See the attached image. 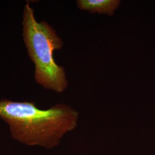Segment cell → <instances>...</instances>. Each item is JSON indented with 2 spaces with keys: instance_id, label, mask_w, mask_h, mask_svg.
I'll return each instance as SVG.
<instances>
[{
  "instance_id": "cell-1",
  "label": "cell",
  "mask_w": 155,
  "mask_h": 155,
  "mask_svg": "<svg viewBox=\"0 0 155 155\" xmlns=\"http://www.w3.org/2000/svg\"><path fill=\"white\" fill-rule=\"evenodd\" d=\"M0 118L8 125L15 140L28 146L51 150L77 128L79 113L66 104L41 109L33 102L4 98L0 100Z\"/></svg>"
},
{
  "instance_id": "cell-2",
  "label": "cell",
  "mask_w": 155,
  "mask_h": 155,
  "mask_svg": "<svg viewBox=\"0 0 155 155\" xmlns=\"http://www.w3.org/2000/svg\"><path fill=\"white\" fill-rule=\"evenodd\" d=\"M22 27L27 54L35 65V82L46 90L63 93L69 84L66 70L54 58V51L63 47V40L48 22L36 20L34 9L29 2L23 9Z\"/></svg>"
},
{
  "instance_id": "cell-3",
  "label": "cell",
  "mask_w": 155,
  "mask_h": 155,
  "mask_svg": "<svg viewBox=\"0 0 155 155\" xmlns=\"http://www.w3.org/2000/svg\"><path fill=\"white\" fill-rule=\"evenodd\" d=\"M120 0H78L77 7L81 11L92 14L113 16L121 5Z\"/></svg>"
}]
</instances>
